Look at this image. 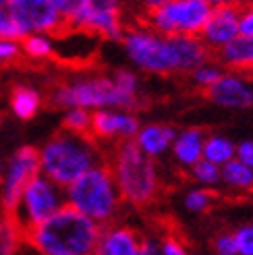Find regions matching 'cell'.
<instances>
[{"label":"cell","instance_id":"cell-17","mask_svg":"<svg viewBox=\"0 0 253 255\" xmlns=\"http://www.w3.org/2000/svg\"><path fill=\"white\" fill-rule=\"evenodd\" d=\"M176 135L179 133L168 125H145L139 129V133L135 137V143L139 145V149H141L145 156H149L154 160L156 156L164 154V151L174 143Z\"/></svg>","mask_w":253,"mask_h":255},{"label":"cell","instance_id":"cell-9","mask_svg":"<svg viewBox=\"0 0 253 255\" xmlns=\"http://www.w3.org/2000/svg\"><path fill=\"white\" fill-rule=\"evenodd\" d=\"M40 172V149L33 145H21L10 154L4 164L2 183H0V206L10 216L19 206V199L27 185Z\"/></svg>","mask_w":253,"mask_h":255},{"label":"cell","instance_id":"cell-33","mask_svg":"<svg viewBox=\"0 0 253 255\" xmlns=\"http://www.w3.org/2000/svg\"><path fill=\"white\" fill-rule=\"evenodd\" d=\"M214 249H216V255H239L235 235H218L214 241Z\"/></svg>","mask_w":253,"mask_h":255},{"label":"cell","instance_id":"cell-30","mask_svg":"<svg viewBox=\"0 0 253 255\" xmlns=\"http://www.w3.org/2000/svg\"><path fill=\"white\" fill-rule=\"evenodd\" d=\"M112 81L117 83V87L121 89V92L129 94V96H137V87H139V79L137 75L133 71H126V69H121L115 73V77H112Z\"/></svg>","mask_w":253,"mask_h":255},{"label":"cell","instance_id":"cell-19","mask_svg":"<svg viewBox=\"0 0 253 255\" xmlns=\"http://www.w3.org/2000/svg\"><path fill=\"white\" fill-rule=\"evenodd\" d=\"M8 106L19 121H31L42 108V96L31 85H17L10 92Z\"/></svg>","mask_w":253,"mask_h":255},{"label":"cell","instance_id":"cell-12","mask_svg":"<svg viewBox=\"0 0 253 255\" xmlns=\"http://www.w3.org/2000/svg\"><path fill=\"white\" fill-rule=\"evenodd\" d=\"M239 21H241V10L235 4H218L212 8V15L204 29L199 33V40L208 48L224 50L231 42L239 37Z\"/></svg>","mask_w":253,"mask_h":255},{"label":"cell","instance_id":"cell-37","mask_svg":"<svg viewBox=\"0 0 253 255\" xmlns=\"http://www.w3.org/2000/svg\"><path fill=\"white\" fill-rule=\"evenodd\" d=\"M139 255H162L160 247L154 243V241H141V247H139Z\"/></svg>","mask_w":253,"mask_h":255},{"label":"cell","instance_id":"cell-21","mask_svg":"<svg viewBox=\"0 0 253 255\" xmlns=\"http://www.w3.org/2000/svg\"><path fill=\"white\" fill-rule=\"evenodd\" d=\"M237 156V145H233L231 139H226L222 135H212L206 139L204 143V160L216 164V166H224Z\"/></svg>","mask_w":253,"mask_h":255},{"label":"cell","instance_id":"cell-1","mask_svg":"<svg viewBox=\"0 0 253 255\" xmlns=\"http://www.w3.org/2000/svg\"><path fill=\"white\" fill-rule=\"evenodd\" d=\"M100 235L102 226L65 206L25 239L40 255H92Z\"/></svg>","mask_w":253,"mask_h":255},{"label":"cell","instance_id":"cell-35","mask_svg":"<svg viewBox=\"0 0 253 255\" xmlns=\"http://www.w3.org/2000/svg\"><path fill=\"white\" fill-rule=\"evenodd\" d=\"M239 35L253 37V4L241 10V21H239Z\"/></svg>","mask_w":253,"mask_h":255},{"label":"cell","instance_id":"cell-27","mask_svg":"<svg viewBox=\"0 0 253 255\" xmlns=\"http://www.w3.org/2000/svg\"><path fill=\"white\" fill-rule=\"evenodd\" d=\"M193 178L201 185H216L220 181V166L212 164L208 160H201L193 166Z\"/></svg>","mask_w":253,"mask_h":255},{"label":"cell","instance_id":"cell-23","mask_svg":"<svg viewBox=\"0 0 253 255\" xmlns=\"http://www.w3.org/2000/svg\"><path fill=\"white\" fill-rule=\"evenodd\" d=\"M25 233L10 216H0V255H17Z\"/></svg>","mask_w":253,"mask_h":255},{"label":"cell","instance_id":"cell-11","mask_svg":"<svg viewBox=\"0 0 253 255\" xmlns=\"http://www.w3.org/2000/svg\"><path fill=\"white\" fill-rule=\"evenodd\" d=\"M6 8L25 37L31 33L52 35L65 27L58 0H6Z\"/></svg>","mask_w":253,"mask_h":255},{"label":"cell","instance_id":"cell-26","mask_svg":"<svg viewBox=\"0 0 253 255\" xmlns=\"http://www.w3.org/2000/svg\"><path fill=\"white\" fill-rule=\"evenodd\" d=\"M23 31L17 25V21L12 19V15L6 8V2L0 6V40H8V42H21L23 40Z\"/></svg>","mask_w":253,"mask_h":255},{"label":"cell","instance_id":"cell-2","mask_svg":"<svg viewBox=\"0 0 253 255\" xmlns=\"http://www.w3.org/2000/svg\"><path fill=\"white\" fill-rule=\"evenodd\" d=\"M100 162V151L90 135L60 131L40 147V172L60 189H67Z\"/></svg>","mask_w":253,"mask_h":255},{"label":"cell","instance_id":"cell-18","mask_svg":"<svg viewBox=\"0 0 253 255\" xmlns=\"http://www.w3.org/2000/svg\"><path fill=\"white\" fill-rule=\"evenodd\" d=\"M204 143L206 135L199 129H185L176 135L172 143V154L179 164L193 168L197 162L204 160Z\"/></svg>","mask_w":253,"mask_h":255},{"label":"cell","instance_id":"cell-20","mask_svg":"<svg viewBox=\"0 0 253 255\" xmlns=\"http://www.w3.org/2000/svg\"><path fill=\"white\" fill-rule=\"evenodd\" d=\"M220 56L231 67L251 69L253 67V37L239 35L235 42H231L224 50H220Z\"/></svg>","mask_w":253,"mask_h":255},{"label":"cell","instance_id":"cell-6","mask_svg":"<svg viewBox=\"0 0 253 255\" xmlns=\"http://www.w3.org/2000/svg\"><path fill=\"white\" fill-rule=\"evenodd\" d=\"M65 17V27L73 31H87L104 35L108 40H123L121 6L112 0H58Z\"/></svg>","mask_w":253,"mask_h":255},{"label":"cell","instance_id":"cell-25","mask_svg":"<svg viewBox=\"0 0 253 255\" xmlns=\"http://www.w3.org/2000/svg\"><path fill=\"white\" fill-rule=\"evenodd\" d=\"M62 131L73 135H90L92 131V112L83 108H71L65 110L62 117Z\"/></svg>","mask_w":253,"mask_h":255},{"label":"cell","instance_id":"cell-14","mask_svg":"<svg viewBox=\"0 0 253 255\" xmlns=\"http://www.w3.org/2000/svg\"><path fill=\"white\" fill-rule=\"evenodd\" d=\"M174 71L193 73L199 67L208 65L210 48L197 35H166Z\"/></svg>","mask_w":253,"mask_h":255},{"label":"cell","instance_id":"cell-29","mask_svg":"<svg viewBox=\"0 0 253 255\" xmlns=\"http://www.w3.org/2000/svg\"><path fill=\"white\" fill-rule=\"evenodd\" d=\"M191 77L193 81L199 85V87H206L210 89L214 83H218L220 77H222V71L218 67H212V65H204V67H199L197 71L191 73Z\"/></svg>","mask_w":253,"mask_h":255},{"label":"cell","instance_id":"cell-10","mask_svg":"<svg viewBox=\"0 0 253 255\" xmlns=\"http://www.w3.org/2000/svg\"><path fill=\"white\" fill-rule=\"evenodd\" d=\"M123 46L129 60L139 69L158 75H166L174 71L166 35H160L149 29H133L125 33Z\"/></svg>","mask_w":253,"mask_h":255},{"label":"cell","instance_id":"cell-31","mask_svg":"<svg viewBox=\"0 0 253 255\" xmlns=\"http://www.w3.org/2000/svg\"><path fill=\"white\" fill-rule=\"evenodd\" d=\"M235 243L239 255H253V224L239 228L235 233Z\"/></svg>","mask_w":253,"mask_h":255},{"label":"cell","instance_id":"cell-8","mask_svg":"<svg viewBox=\"0 0 253 255\" xmlns=\"http://www.w3.org/2000/svg\"><path fill=\"white\" fill-rule=\"evenodd\" d=\"M65 206V189L54 185L44 174H37L27 185V189L23 191L19 206L10 214V218L27 235L33 228L50 220L54 214H58Z\"/></svg>","mask_w":253,"mask_h":255},{"label":"cell","instance_id":"cell-28","mask_svg":"<svg viewBox=\"0 0 253 255\" xmlns=\"http://www.w3.org/2000/svg\"><path fill=\"white\" fill-rule=\"evenodd\" d=\"M210 203H212V193L206 189H193L185 195V208L189 212L201 214V212H206L210 208Z\"/></svg>","mask_w":253,"mask_h":255},{"label":"cell","instance_id":"cell-38","mask_svg":"<svg viewBox=\"0 0 253 255\" xmlns=\"http://www.w3.org/2000/svg\"><path fill=\"white\" fill-rule=\"evenodd\" d=\"M2 172H4V166L0 164V183H2Z\"/></svg>","mask_w":253,"mask_h":255},{"label":"cell","instance_id":"cell-16","mask_svg":"<svg viewBox=\"0 0 253 255\" xmlns=\"http://www.w3.org/2000/svg\"><path fill=\"white\" fill-rule=\"evenodd\" d=\"M139 247H141V241L133 231L112 226L108 231H102L92 255H139Z\"/></svg>","mask_w":253,"mask_h":255},{"label":"cell","instance_id":"cell-4","mask_svg":"<svg viewBox=\"0 0 253 255\" xmlns=\"http://www.w3.org/2000/svg\"><path fill=\"white\" fill-rule=\"evenodd\" d=\"M65 201L96 224L110 222L121 206V193L108 164H98L65 189Z\"/></svg>","mask_w":253,"mask_h":255},{"label":"cell","instance_id":"cell-22","mask_svg":"<svg viewBox=\"0 0 253 255\" xmlns=\"http://www.w3.org/2000/svg\"><path fill=\"white\" fill-rule=\"evenodd\" d=\"M21 44V54L27 56L31 60H46L54 54V37L46 33H31L27 37H23Z\"/></svg>","mask_w":253,"mask_h":255},{"label":"cell","instance_id":"cell-24","mask_svg":"<svg viewBox=\"0 0 253 255\" xmlns=\"http://www.w3.org/2000/svg\"><path fill=\"white\" fill-rule=\"evenodd\" d=\"M220 176L226 185L235 189H253V170L241 164L237 158L231 160L229 164H224L220 168Z\"/></svg>","mask_w":253,"mask_h":255},{"label":"cell","instance_id":"cell-7","mask_svg":"<svg viewBox=\"0 0 253 255\" xmlns=\"http://www.w3.org/2000/svg\"><path fill=\"white\" fill-rule=\"evenodd\" d=\"M208 0L149 2V25L160 35H199L212 15Z\"/></svg>","mask_w":253,"mask_h":255},{"label":"cell","instance_id":"cell-36","mask_svg":"<svg viewBox=\"0 0 253 255\" xmlns=\"http://www.w3.org/2000/svg\"><path fill=\"white\" fill-rule=\"evenodd\" d=\"M160 253L162 255H189L187 249L174 237H166V239H164V243L160 245Z\"/></svg>","mask_w":253,"mask_h":255},{"label":"cell","instance_id":"cell-15","mask_svg":"<svg viewBox=\"0 0 253 255\" xmlns=\"http://www.w3.org/2000/svg\"><path fill=\"white\" fill-rule=\"evenodd\" d=\"M208 98L222 108H251L253 85L237 75H222L220 81L208 89Z\"/></svg>","mask_w":253,"mask_h":255},{"label":"cell","instance_id":"cell-5","mask_svg":"<svg viewBox=\"0 0 253 255\" xmlns=\"http://www.w3.org/2000/svg\"><path fill=\"white\" fill-rule=\"evenodd\" d=\"M52 104L58 108H83L90 112L98 110H131L137 108V96H129L121 92L117 83L110 77H77L71 79L67 83H60L54 87L52 96Z\"/></svg>","mask_w":253,"mask_h":255},{"label":"cell","instance_id":"cell-32","mask_svg":"<svg viewBox=\"0 0 253 255\" xmlns=\"http://www.w3.org/2000/svg\"><path fill=\"white\" fill-rule=\"evenodd\" d=\"M21 56V44L19 42H8V40H0V67L10 65Z\"/></svg>","mask_w":253,"mask_h":255},{"label":"cell","instance_id":"cell-13","mask_svg":"<svg viewBox=\"0 0 253 255\" xmlns=\"http://www.w3.org/2000/svg\"><path fill=\"white\" fill-rule=\"evenodd\" d=\"M92 137L98 139H133L139 133V121L126 110H98L92 112Z\"/></svg>","mask_w":253,"mask_h":255},{"label":"cell","instance_id":"cell-34","mask_svg":"<svg viewBox=\"0 0 253 255\" xmlns=\"http://www.w3.org/2000/svg\"><path fill=\"white\" fill-rule=\"evenodd\" d=\"M241 164H245L247 168L253 170V139H247V141H241L237 145V156H235Z\"/></svg>","mask_w":253,"mask_h":255},{"label":"cell","instance_id":"cell-39","mask_svg":"<svg viewBox=\"0 0 253 255\" xmlns=\"http://www.w3.org/2000/svg\"><path fill=\"white\" fill-rule=\"evenodd\" d=\"M0 6H2V0H0Z\"/></svg>","mask_w":253,"mask_h":255},{"label":"cell","instance_id":"cell-3","mask_svg":"<svg viewBox=\"0 0 253 255\" xmlns=\"http://www.w3.org/2000/svg\"><path fill=\"white\" fill-rule=\"evenodd\" d=\"M121 199L131 206H147L158 193V170L149 156H145L135 139L121 141L110 164Z\"/></svg>","mask_w":253,"mask_h":255}]
</instances>
